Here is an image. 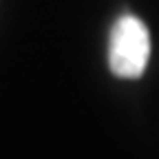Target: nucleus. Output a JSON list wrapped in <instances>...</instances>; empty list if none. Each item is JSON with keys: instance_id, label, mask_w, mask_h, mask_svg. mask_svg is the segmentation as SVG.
<instances>
[{"instance_id": "nucleus-1", "label": "nucleus", "mask_w": 159, "mask_h": 159, "mask_svg": "<svg viewBox=\"0 0 159 159\" xmlns=\"http://www.w3.org/2000/svg\"><path fill=\"white\" fill-rule=\"evenodd\" d=\"M150 57L148 27L135 16H122L115 20L108 38V66L113 75L122 80L142 77Z\"/></svg>"}]
</instances>
